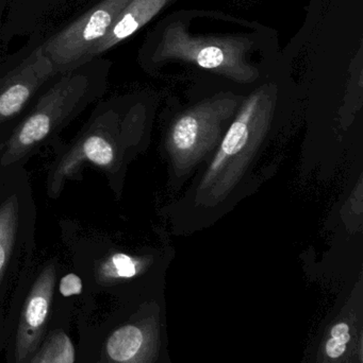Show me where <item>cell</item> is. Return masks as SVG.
<instances>
[{"instance_id": "cell-1", "label": "cell", "mask_w": 363, "mask_h": 363, "mask_svg": "<svg viewBox=\"0 0 363 363\" xmlns=\"http://www.w3.org/2000/svg\"><path fill=\"white\" fill-rule=\"evenodd\" d=\"M106 74L104 62L97 57L58 74L11 134L0 160L1 167L23 166L34 153L53 143L64 128L99 99Z\"/></svg>"}, {"instance_id": "cell-2", "label": "cell", "mask_w": 363, "mask_h": 363, "mask_svg": "<svg viewBox=\"0 0 363 363\" xmlns=\"http://www.w3.org/2000/svg\"><path fill=\"white\" fill-rule=\"evenodd\" d=\"M274 106V98L266 89L245 100L200 182L196 192L198 203L209 206L219 204L238 185L268 134Z\"/></svg>"}, {"instance_id": "cell-3", "label": "cell", "mask_w": 363, "mask_h": 363, "mask_svg": "<svg viewBox=\"0 0 363 363\" xmlns=\"http://www.w3.org/2000/svg\"><path fill=\"white\" fill-rule=\"evenodd\" d=\"M117 111L109 104H98L87 123L70 146L60 148L47 180L49 196H57L70 179L85 165H93L107 176L119 174L125 157V142Z\"/></svg>"}, {"instance_id": "cell-4", "label": "cell", "mask_w": 363, "mask_h": 363, "mask_svg": "<svg viewBox=\"0 0 363 363\" xmlns=\"http://www.w3.org/2000/svg\"><path fill=\"white\" fill-rule=\"evenodd\" d=\"M36 206L23 166L0 167V291L36 254Z\"/></svg>"}, {"instance_id": "cell-5", "label": "cell", "mask_w": 363, "mask_h": 363, "mask_svg": "<svg viewBox=\"0 0 363 363\" xmlns=\"http://www.w3.org/2000/svg\"><path fill=\"white\" fill-rule=\"evenodd\" d=\"M238 106L237 98L217 97L175 119L166 136V151L177 174H188L219 146Z\"/></svg>"}, {"instance_id": "cell-6", "label": "cell", "mask_w": 363, "mask_h": 363, "mask_svg": "<svg viewBox=\"0 0 363 363\" xmlns=\"http://www.w3.org/2000/svg\"><path fill=\"white\" fill-rule=\"evenodd\" d=\"M58 74L42 43H32L0 64V134L10 138Z\"/></svg>"}, {"instance_id": "cell-7", "label": "cell", "mask_w": 363, "mask_h": 363, "mask_svg": "<svg viewBox=\"0 0 363 363\" xmlns=\"http://www.w3.org/2000/svg\"><path fill=\"white\" fill-rule=\"evenodd\" d=\"M131 0H102L85 14L42 42L44 55L59 74L85 62L92 48L106 35Z\"/></svg>"}, {"instance_id": "cell-8", "label": "cell", "mask_w": 363, "mask_h": 363, "mask_svg": "<svg viewBox=\"0 0 363 363\" xmlns=\"http://www.w3.org/2000/svg\"><path fill=\"white\" fill-rule=\"evenodd\" d=\"M57 277V260L49 259L40 267L32 283L17 333L16 359L18 363L25 362L38 347L50 313Z\"/></svg>"}, {"instance_id": "cell-9", "label": "cell", "mask_w": 363, "mask_h": 363, "mask_svg": "<svg viewBox=\"0 0 363 363\" xmlns=\"http://www.w3.org/2000/svg\"><path fill=\"white\" fill-rule=\"evenodd\" d=\"M168 0H131L115 19L106 35L93 47L85 62L97 59L146 25Z\"/></svg>"}, {"instance_id": "cell-10", "label": "cell", "mask_w": 363, "mask_h": 363, "mask_svg": "<svg viewBox=\"0 0 363 363\" xmlns=\"http://www.w3.org/2000/svg\"><path fill=\"white\" fill-rule=\"evenodd\" d=\"M144 334L134 324H127L115 330L104 345L107 363H129L136 359L142 350Z\"/></svg>"}, {"instance_id": "cell-11", "label": "cell", "mask_w": 363, "mask_h": 363, "mask_svg": "<svg viewBox=\"0 0 363 363\" xmlns=\"http://www.w3.org/2000/svg\"><path fill=\"white\" fill-rule=\"evenodd\" d=\"M143 260L125 253L111 254L98 262L96 279L98 283L109 284L136 277L142 271Z\"/></svg>"}, {"instance_id": "cell-12", "label": "cell", "mask_w": 363, "mask_h": 363, "mask_svg": "<svg viewBox=\"0 0 363 363\" xmlns=\"http://www.w3.org/2000/svg\"><path fill=\"white\" fill-rule=\"evenodd\" d=\"M75 347L67 335H51L29 363H75Z\"/></svg>"}, {"instance_id": "cell-13", "label": "cell", "mask_w": 363, "mask_h": 363, "mask_svg": "<svg viewBox=\"0 0 363 363\" xmlns=\"http://www.w3.org/2000/svg\"><path fill=\"white\" fill-rule=\"evenodd\" d=\"M351 339L349 324L345 322L337 323L332 328L330 338L326 342L325 351L328 357L337 359L345 354L347 343Z\"/></svg>"}, {"instance_id": "cell-14", "label": "cell", "mask_w": 363, "mask_h": 363, "mask_svg": "<svg viewBox=\"0 0 363 363\" xmlns=\"http://www.w3.org/2000/svg\"><path fill=\"white\" fill-rule=\"evenodd\" d=\"M82 279L75 273H67L60 279L59 292L64 298L79 296L82 294Z\"/></svg>"}, {"instance_id": "cell-15", "label": "cell", "mask_w": 363, "mask_h": 363, "mask_svg": "<svg viewBox=\"0 0 363 363\" xmlns=\"http://www.w3.org/2000/svg\"><path fill=\"white\" fill-rule=\"evenodd\" d=\"M11 0H0V30H1L2 17H4V11L10 4Z\"/></svg>"}, {"instance_id": "cell-16", "label": "cell", "mask_w": 363, "mask_h": 363, "mask_svg": "<svg viewBox=\"0 0 363 363\" xmlns=\"http://www.w3.org/2000/svg\"><path fill=\"white\" fill-rule=\"evenodd\" d=\"M9 138H10L9 136L2 135V134H0V160H1L2 152H4V146H6ZM0 167H1V165H0Z\"/></svg>"}]
</instances>
